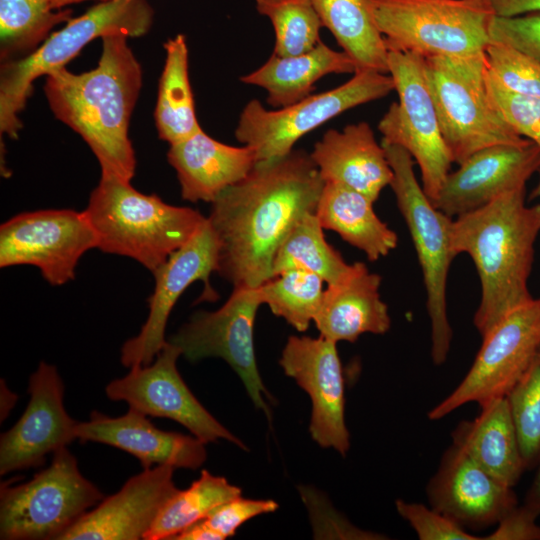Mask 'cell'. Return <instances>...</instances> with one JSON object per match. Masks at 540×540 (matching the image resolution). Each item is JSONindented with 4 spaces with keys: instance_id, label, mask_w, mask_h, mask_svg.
<instances>
[{
    "instance_id": "cell-1",
    "label": "cell",
    "mask_w": 540,
    "mask_h": 540,
    "mask_svg": "<svg viewBox=\"0 0 540 540\" xmlns=\"http://www.w3.org/2000/svg\"><path fill=\"white\" fill-rule=\"evenodd\" d=\"M325 181L310 153L258 161L211 203L207 220L218 242L217 273L234 287L272 278L275 255L302 217L315 213Z\"/></svg>"
},
{
    "instance_id": "cell-2",
    "label": "cell",
    "mask_w": 540,
    "mask_h": 540,
    "mask_svg": "<svg viewBox=\"0 0 540 540\" xmlns=\"http://www.w3.org/2000/svg\"><path fill=\"white\" fill-rule=\"evenodd\" d=\"M97 66L80 74L66 67L46 76L44 93L54 116L78 133L101 173L131 181L136 159L128 136L142 86V68L123 33L102 38Z\"/></svg>"
},
{
    "instance_id": "cell-3",
    "label": "cell",
    "mask_w": 540,
    "mask_h": 540,
    "mask_svg": "<svg viewBox=\"0 0 540 540\" xmlns=\"http://www.w3.org/2000/svg\"><path fill=\"white\" fill-rule=\"evenodd\" d=\"M539 233L540 204H525V188L453 220L452 251L455 256L467 253L480 279L481 299L474 325L482 337L533 298L528 280Z\"/></svg>"
},
{
    "instance_id": "cell-4",
    "label": "cell",
    "mask_w": 540,
    "mask_h": 540,
    "mask_svg": "<svg viewBox=\"0 0 540 540\" xmlns=\"http://www.w3.org/2000/svg\"><path fill=\"white\" fill-rule=\"evenodd\" d=\"M105 253L132 258L153 272L205 222L199 211L137 191L130 181L101 173L84 210Z\"/></svg>"
},
{
    "instance_id": "cell-5",
    "label": "cell",
    "mask_w": 540,
    "mask_h": 540,
    "mask_svg": "<svg viewBox=\"0 0 540 540\" xmlns=\"http://www.w3.org/2000/svg\"><path fill=\"white\" fill-rule=\"evenodd\" d=\"M154 11L147 0H106L71 18L31 54L4 62L0 69V134L17 139L22 128L20 114L41 76L66 67L92 40L110 33L128 37L145 35Z\"/></svg>"
},
{
    "instance_id": "cell-6",
    "label": "cell",
    "mask_w": 540,
    "mask_h": 540,
    "mask_svg": "<svg viewBox=\"0 0 540 540\" xmlns=\"http://www.w3.org/2000/svg\"><path fill=\"white\" fill-rule=\"evenodd\" d=\"M428 87L441 132L453 163L497 144L523 145L519 135L493 104L487 88L484 52L423 58Z\"/></svg>"
},
{
    "instance_id": "cell-7",
    "label": "cell",
    "mask_w": 540,
    "mask_h": 540,
    "mask_svg": "<svg viewBox=\"0 0 540 540\" xmlns=\"http://www.w3.org/2000/svg\"><path fill=\"white\" fill-rule=\"evenodd\" d=\"M387 49L432 56L484 52L495 15L491 0H369Z\"/></svg>"
},
{
    "instance_id": "cell-8",
    "label": "cell",
    "mask_w": 540,
    "mask_h": 540,
    "mask_svg": "<svg viewBox=\"0 0 540 540\" xmlns=\"http://www.w3.org/2000/svg\"><path fill=\"white\" fill-rule=\"evenodd\" d=\"M393 171L390 186L409 229L427 293L431 323V357L436 365L448 355L452 330L447 315V278L455 257L451 247L453 219L436 208L416 179L414 159L404 148L381 142Z\"/></svg>"
},
{
    "instance_id": "cell-9",
    "label": "cell",
    "mask_w": 540,
    "mask_h": 540,
    "mask_svg": "<svg viewBox=\"0 0 540 540\" xmlns=\"http://www.w3.org/2000/svg\"><path fill=\"white\" fill-rule=\"evenodd\" d=\"M103 498L81 474L74 455L61 447L51 464L28 482L1 486L0 538L57 540Z\"/></svg>"
},
{
    "instance_id": "cell-10",
    "label": "cell",
    "mask_w": 540,
    "mask_h": 540,
    "mask_svg": "<svg viewBox=\"0 0 540 540\" xmlns=\"http://www.w3.org/2000/svg\"><path fill=\"white\" fill-rule=\"evenodd\" d=\"M395 90L391 75L378 71H357L344 84L300 100L292 105L267 110L257 99L243 108L236 139L256 152L257 162L282 157L293 150L305 134L356 106L378 100Z\"/></svg>"
},
{
    "instance_id": "cell-11",
    "label": "cell",
    "mask_w": 540,
    "mask_h": 540,
    "mask_svg": "<svg viewBox=\"0 0 540 540\" xmlns=\"http://www.w3.org/2000/svg\"><path fill=\"white\" fill-rule=\"evenodd\" d=\"M388 50L389 74L398 101L381 118L382 141L407 150L419 166L422 188L433 202L453 163L428 87L423 57Z\"/></svg>"
},
{
    "instance_id": "cell-12",
    "label": "cell",
    "mask_w": 540,
    "mask_h": 540,
    "mask_svg": "<svg viewBox=\"0 0 540 540\" xmlns=\"http://www.w3.org/2000/svg\"><path fill=\"white\" fill-rule=\"evenodd\" d=\"M540 353V297L515 308L485 336L461 383L428 414L438 420L460 406L505 397Z\"/></svg>"
},
{
    "instance_id": "cell-13",
    "label": "cell",
    "mask_w": 540,
    "mask_h": 540,
    "mask_svg": "<svg viewBox=\"0 0 540 540\" xmlns=\"http://www.w3.org/2000/svg\"><path fill=\"white\" fill-rule=\"evenodd\" d=\"M262 304L258 287H234L228 300L215 311L195 312L169 342L190 362L208 357L225 360L240 377L256 408L268 417V394L256 362L254 324Z\"/></svg>"
},
{
    "instance_id": "cell-14",
    "label": "cell",
    "mask_w": 540,
    "mask_h": 540,
    "mask_svg": "<svg viewBox=\"0 0 540 540\" xmlns=\"http://www.w3.org/2000/svg\"><path fill=\"white\" fill-rule=\"evenodd\" d=\"M92 248L97 237L84 211L26 212L0 227V266H35L53 286L74 279L79 259Z\"/></svg>"
},
{
    "instance_id": "cell-15",
    "label": "cell",
    "mask_w": 540,
    "mask_h": 540,
    "mask_svg": "<svg viewBox=\"0 0 540 540\" xmlns=\"http://www.w3.org/2000/svg\"><path fill=\"white\" fill-rule=\"evenodd\" d=\"M181 355L179 347L167 341L152 363L134 366L124 377L111 381L105 388L107 397L125 401L147 416L174 420L205 443L224 439L246 449L190 391L177 370Z\"/></svg>"
},
{
    "instance_id": "cell-16",
    "label": "cell",
    "mask_w": 540,
    "mask_h": 540,
    "mask_svg": "<svg viewBox=\"0 0 540 540\" xmlns=\"http://www.w3.org/2000/svg\"><path fill=\"white\" fill-rule=\"evenodd\" d=\"M217 269L218 242L206 217L194 236L152 272L155 287L148 300L149 314L139 334L122 346L121 362L124 366H145L154 361L167 342L165 329L169 315L192 283H204L202 299L213 301L218 297L209 284L211 273Z\"/></svg>"
},
{
    "instance_id": "cell-17",
    "label": "cell",
    "mask_w": 540,
    "mask_h": 540,
    "mask_svg": "<svg viewBox=\"0 0 540 540\" xmlns=\"http://www.w3.org/2000/svg\"><path fill=\"white\" fill-rule=\"evenodd\" d=\"M336 344L321 335L290 336L279 364L311 399L312 439L344 456L350 447V436L345 424L344 378Z\"/></svg>"
},
{
    "instance_id": "cell-18",
    "label": "cell",
    "mask_w": 540,
    "mask_h": 540,
    "mask_svg": "<svg viewBox=\"0 0 540 540\" xmlns=\"http://www.w3.org/2000/svg\"><path fill=\"white\" fill-rule=\"evenodd\" d=\"M30 399L0 438V474L37 467L45 457L76 439L77 422L66 412L64 385L55 366L40 362L28 383Z\"/></svg>"
},
{
    "instance_id": "cell-19",
    "label": "cell",
    "mask_w": 540,
    "mask_h": 540,
    "mask_svg": "<svg viewBox=\"0 0 540 540\" xmlns=\"http://www.w3.org/2000/svg\"><path fill=\"white\" fill-rule=\"evenodd\" d=\"M539 169L540 148L533 142L492 145L473 153L450 172L432 203L446 215L457 217L525 188Z\"/></svg>"
},
{
    "instance_id": "cell-20",
    "label": "cell",
    "mask_w": 540,
    "mask_h": 540,
    "mask_svg": "<svg viewBox=\"0 0 540 540\" xmlns=\"http://www.w3.org/2000/svg\"><path fill=\"white\" fill-rule=\"evenodd\" d=\"M175 469L169 465L144 469L87 511L57 540L144 539L163 506L178 491L173 480Z\"/></svg>"
},
{
    "instance_id": "cell-21",
    "label": "cell",
    "mask_w": 540,
    "mask_h": 540,
    "mask_svg": "<svg viewBox=\"0 0 540 540\" xmlns=\"http://www.w3.org/2000/svg\"><path fill=\"white\" fill-rule=\"evenodd\" d=\"M427 491L433 509L460 525L498 523L517 505L512 487L499 481L454 444L443 455Z\"/></svg>"
},
{
    "instance_id": "cell-22",
    "label": "cell",
    "mask_w": 540,
    "mask_h": 540,
    "mask_svg": "<svg viewBox=\"0 0 540 540\" xmlns=\"http://www.w3.org/2000/svg\"><path fill=\"white\" fill-rule=\"evenodd\" d=\"M76 439L107 444L136 457L144 469L158 465L197 469L206 460V443L199 438L158 429L147 415L129 407L126 414L110 417L92 412L77 422Z\"/></svg>"
},
{
    "instance_id": "cell-23",
    "label": "cell",
    "mask_w": 540,
    "mask_h": 540,
    "mask_svg": "<svg viewBox=\"0 0 540 540\" xmlns=\"http://www.w3.org/2000/svg\"><path fill=\"white\" fill-rule=\"evenodd\" d=\"M310 156L325 182L345 185L374 202L393 178L385 150L367 122L329 129Z\"/></svg>"
},
{
    "instance_id": "cell-24",
    "label": "cell",
    "mask_w": 540,
    "mask_h": 540,
    "mask_svg": "<svg viewBox=\"0 0 540 540\" xmlns=\"http://www.w3.org/2000/svg\"><path fill=\"white\" fill-rule=\"evenodd\" d=\"M380 284L378 274L355 262L341 280L327 285L313 321L320 335L335 343H353L365 333H386L391 319L380 297Z\"/></svg>"
},
{
    "instance_id": "cell-25",
    "label": "cell",
    "mask_w": 540,
    "mask_h": 540,
    "mask_svg": "<svg viewBox=\"0 0 540 540\" xmlns=\"http://www.w3.org/2000/svg\"><path fill=\"white\" fill-rule=\"evenodd\" d=\"M167 159L176 170L182 198L193 203H212L223 190L245 178L257 163L256 152L250 146L221 143L202 129L171 144Z\"/></svg>"
},
{
    "instance_id": "cell-26",
    "label": "cell",
    "mask_w": 540,
    "mask_h": 540,
    "mask_svg": "<svg viewBox=\"0 0 540 540\" xmlns=\"http://www.w3.org/2000/svg\"><path fill=\"white\" fill-rule=\"evenodd\" d=\"M480 406L478 417L461 422L453 431V444L499 481L513 487L526 466L507 398H494Z\"/></svg>"
},
{
    "instance_id": "cell-27",
    "label": "cell",
    "mask_w": 540,
    "mask_h": 540,
    "mask_svg": "<svg viewBox=\"0 0 540 540\" xmlns=\"http://www.w3.org/2000/svg\"><path fill=\"white\" fill-rule=\"evenodd\" d=\"M356 65L344 51H335L321 41L300 55L273 54L261 67L240 77L244 84L262 87L273 108L292 105L311 95L314 84L328 74L355 73Z\"/></svg>"
},
{
    "instance_id": "cell-28",
    "label": "cell",
    "mask_w": 540,
    "mask_h": 540,
    "mask_svg": "<svg viewBox=\"0 0 540 540\" xmlns=\"http://www.w3.org/2000/svg\"><path fill=\"white\" fill-rule=\"evenodd\" d=\"M366 195L345 185L325 182L315 214L324 229L377 261L396 248L397 234L381 221Z\"/></svg>"
},
{
    "instance_id": "cell-29",
    "label": "cell",
    "mask_w": 540,
    "mask_h": 540,
    "mask_svg": "<svg viewBox=\"0 0 540 540\" xmlns=\"http://www.w3.org/2000/svg\"><path fill=\"white\" fill-rule=\"evenodd\" d=\"M323 26L356 65L357 71L389 74L385 39L373 17L369 0H311Z\"/></svg>"
},
{
    "instance_id": "cell-30",
    "label": "cell",
    "mask_w": 540,
    "mask_h": 540,
    "mask_svg": "<svg viewBox=\"0 0 540 540\" xmlns=\"http://www.w3.org/2000/svg\"><path fill=\"white\" fill-rule=\"evenodd\" d=\"M165 63L159 80L154 118L159 138L170 145L198 132L195 105L189 80L188 47L183 34L165 44Z\"/></svg>"
},
{
    "instance_id": "cell-31",
    "label": "cell",
    "mask_w": 540,
    "mask_h": 540,
    "mask_svg": "<svg viewBox=\"0 0 540 540\" xmlns=\"http://www.w3.org/2000/svg\"><path fill=\"white\" fill-rule=\"evenodd\" d=\"M71 18L72 9H54L52 0H0L1 63L28 56Z\"/></svg>"
},
{
    "instance_id": "cell-32",
    "label": "cell",
    "mask_w": 540,
    "mask_h": 540,
    "mask_svg": "<svg viewBox=\"0 0 540 540\" xmlns=\"http://www.w3.org/2000/svg\"><path fill=\"white\" fill-rule=\"evenodd\" d=\"M315 213H308L292 229L279 247L272 277L290 270H303L321 277L327 285L341 280L352 264L330 245Z\"/></svg>"
},
{
    "instance_id": "cell-33",
    "label": "cell",
    "mask_w": 540,
    "mask_h": 540,
    "mask_svg": "<svg viewBox=\"0 0 540 540\" xmlns=\"http://www.w3.org/2000/svg\"><path fill=\"white\" fill-rule=\"evenodd\" d=\"M241 496V489L226 478L207 470L187 489L178 491L166 502L144 540H172L192 524L204 519L225 502Z\"/></svg>"
},
{
    "instance_id": "cell-34",
    "label": "cell",
    "mask_w": 540,
    "mask_h": 540,
    "mask_svg": "<svg viewBox=\"0 0 540 540\" xmlns=\"http://www.w3.org/2000/svg\"><path fill=\"white\" fill-rule=\"evenodd\" d=\"M323 279L318 275L290 270L273 276L258 287L262 304L286 320L298 332L306 331L320 308Z\"/></svg>"
},
{
    "instance_id": "cell-35",
    "label": "cell",
    "mask_w": 540,
    "mask_h": 540,
    "mask_svg": "<svg viewBox=\"0 0 540 540\" xmlns=\"http://www.w3.org/2000/svg\"><path fill=\"white\" fill-rule=\"evenodd\" d=\"M256 9L272 22L279 57L303 54L321 41L323 24L311 0H256Z\"/></svg>"
},
{
    "instance_id": "cell-36",
    "label": "cell",
    "mask_w": 540,
    "mask_h": 540,
    "mask_svg": "<svg viewBox=\"0 0 540 540\" xmlns=\"http://www.w3.org/2000/svg\"><path fill=\"white\" fill-rule=\"evenodd\" d=\"M506 398L527 467L540 455V353Z\"/></svg>"
},
{
    "instance_id": "cell-37",
    "label": "cell",
    "mask_w": 540,
    "mask_h": 540,
    "mask_svg": "<svg viewBox=\"0 0 540 540\" xmlns=\"http://www.w3.org/2000/svg\"><path fill=\"white\" fill-rule=\"evenodd\" d=\"M278 504L270 499H248L238 496L214 509L204 519L177 534L173 540H223L235 535L248 520L275 512Z\"/></svg>"
},
{
    "instance_id": "cell-38",
    "label": "cell",
    "mask_w": 540,
    "mask_h": 540,
    "mask_svg": "<svg viewBox=\"0 0 540 540\" xmlns=\"http://www.w3.org/2000/svg\"><path fill=\"white\" fill-rule=\"evenodd\" d=\"M489 74L507 91L540 97V64L504 43L490 41L484 50Z\"/></svg>"
},
{
    "instance_id": "cell-39",
    "label": "cell",
    "mask_w": 540,
    "mask_h": 540,
    "mask_svg": "<svg viewBox=\"0 0 540 540\" xmlns=\"http://www.w3.org/2000/svg\"><path fill=\"white\" fill-rule=\"evenodd\" d=\"M487 88L493 104L504 119L519 135L540 148V97L511 93L497 83L489 72Z\"/></svg>"
},
{
    "instance_id": "cell-40",
    "label": "cell",
    "mask_w": 540,
    "mask_h": 540,
    "mask_svg": "<svg viewBox=\"0 0 540 540\" xmlns=\"http://www.w3.org/2000/svg\"><path fill=\"white\" fill-rule=\"evenodd\" d=\"M396 509L416 532L420 540H479L466 532L462 525L423 504L397 500Z\"/></svg>"
},
{
    "instance_id": "cell-41",
    "label": "cell",
    "mask_w": 540,
    "mask_h": 540,
    "mask_svg": "<svg viewBox=\"0 0 540 540\" xmlns=\"http://www.w3.org/2000/svg\"><path fill=\"white\" fill-rule=\"evenodd\" d=\"M490 41L516 48L540 64V12L503 17L489 23Z\"/></svg>"
},
{
    "instance_id": "cell-42",
    "label": "cell",
    "mask_w": 540,
    "mask_h": 540,
    "mask_svg": "<svg viewBox=\"0 0 540 540\" xmlns=\"http://www.w3.org/2000/svg\"><path fill=\"white\" fill-rule=\"evenodd\" d=\"M540 513L529 505H517L498 522L497 529L483 539L540 540V526L535 522Z\"/></svg>"
},
{
    "instance_id": "cell-43",
    "label": "cell",
    "mask_w": 540,
    "mask_h": 540,
    "mask_svg": "<svg viewBox=\"0 0 540 540\" xmlns=\"http://www.w3.org/2000/svg\"><path fill=\"white\" fill-rule=\"evenodd\" d=\"M495 15L518 16L540 12V0H491Z\"/></svg>"
},
{
    "instance_id": "cell-44",
    "label": "cell",
    "mask_w": 540,
    "mask_h": 540,
    "mask_svg": "<svg viewBox=\"0 0 540 540\" xmlns=\"http://www.w3.org/2000/svg\"><path fill=\"white\" fill-rule=\"evenodd\" d=\"M526 504L540 513V467L529 491Z\"/></svg>"
},
{
    "instance_id": "cell-45",
    "label": "cell",
    "mask_w": 540,
    "mask_h": 540,
    "mask_svg": "<svg viewBox=\"0 0 540 540\" xmlns=\"http://www.w3.org/2000/svg\"><path fill=\"white\" fill-rule=\"evenodd\" d=\"M84 1H89V0H52V7L54 9H62L68 5L78 4ZM98 1H106V0H98Z\"/></svg>"
},
{
    "instance_id": "cell-46",
    "label": "cell",
    "mask_w": 540,
    "mask_h": 540,
    "mask_svg": "<svg viewBox=\"0 0 540 540\" xmlns=\"http://www.w3.org/2000/svg\"><path fill=\"white\" fill-rule=\"evenodd\" d=\"M538 172L540 173V169ZM536 197H540V176H539V181H538L537 186L533 189L531 193V198H536Z\"/></svg>"
}]
</instances>
